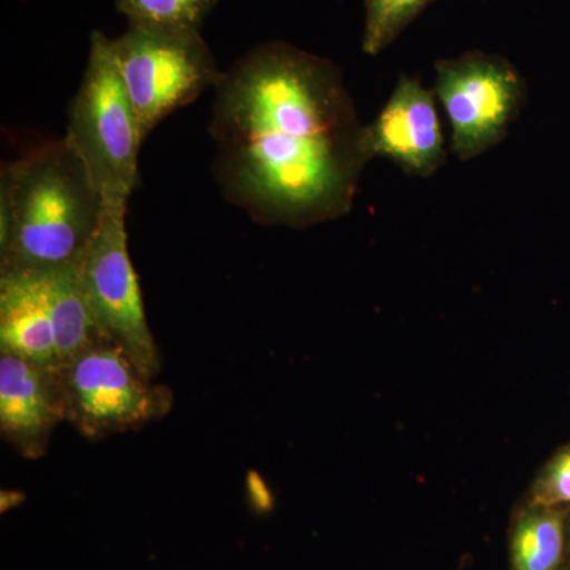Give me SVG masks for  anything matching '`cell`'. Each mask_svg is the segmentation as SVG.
I'll return each mask as SVG.
<instances>
[{
  "mask_svg": "<svg viewBox=\"0 0 570 570\" xmlns=\"http://www.w3.org/2000/svg\"><path fill=\"white\" fill-rule=\"evenodd\" d=\"M209 135L225 200L273 227L347 216L373 160L343 71L284 41L258 45L224 71Z\"/></svg>",
  "mask_w": 570,
  "mask_h": 570,
  "instance_id": "1",
  "label": "cell"
},
{
  "mask_svg": "<svg viewBox=\"0 0 570 570\" xmlns=\"http://www.w3.org/2000/svg\"><path fill=\"white\" fill-rule=\"evenodd\" d=\"M104 204L66 141L6 165L0 183V273L51 272L80 264Z\"/></svg>",
  "mask_w": 570,
  "mask_h": 570,
  "instance_id": "2",
  "label": "cell"
},
{
  "mask_svg": "<svg viewBox=\"0 0 570 570\" xmlns=\"http://www.w3.org/2000/svg\"><path fill=\"white\" fill-rule=\"evenodd\" d=\"M63 141L85 165L105 208H127L137 184L142 137L111 39L104 32H92L88 66L70 104Z\"/></svg>",
  "mask_w": 570,
  "mask_h": 570,
  "instance_id": "3",
  "label": "cell"
},
{
  "mask_svg": "<svg viewBox=\"0 0 570 570\" xmlns=\"http://www.w3.org/2000/svg\"><path fill=\"white\" fill-rule=\"evenodd\" d=\"M111 47L142 140L168 115L216 88L224 75L200 29L129 24Z\"/></svg>",
  "mask_w": 570,
  "mask_h": 570,
  "instance_id": "4",
  "label": "cell"
},
{
  "mask_svg": "<svg viewBox=\"0 0 570 570\" xmlns=\"http://www.w3.org/2000/svg\"><path fill=\"white\" fill-rule=\"evenodd\" d=\"M66 396V422L82 438L104 439L163 420L174 393L146 376L110 341L86 348L58 367Z\"/></svg>",
  "mask_w": 570,
  "mask_h": 570,
  "instance_id": "5",
  "label": "cell"
},
{
  "mask_svg": "<svg viewBox=\"0 0 570 570\" xmlns=\"http://www.w3.org/2000/svg\"><path fill=\"white\" fill-rule=\"evenodd\" d=\"M434 94L448 116L450 151L468 163L508 137L527 104V82L502 56L468 51L434 62Z\"/></svg>",
  "mask_w": 570,
  "mask_h": 570,
  "instance_id": "6",
  "label": "cell"
},
{
  "mask_svg": "<svg viewBox=\"0 0 570 570\" xmlns=\"http://www.w3.org/2000/svg\"><path fill=\"white\" fill-rule=\"evenodd\" d=\"M126 212L104 206L99 228L81 261L82 291L102 335L121 347L141 373L156 379L163 370V356L149 328L127 249Z\"/></svg>",
  "mask_w": 570,
  "mask_h": 570,
  "instance_id": "7",
  "label": "cell"
},
{
  "mask_svg": "<svg viewBox=\"0 0 570 570\" xmlns=\"http://www.w3.org/2000/svg\"><path fill=\"white\" fill-rule=\"evenodd\" d=\"M371 159L384 157L409 176L430 178L448 160L436 94L419 78L401 73L387 102L366 124Z\"/></svg>",
  "mask_w": 570,
  "mask_h": 570,
  "instance_id": "8",
  "label": "cell"
},
{
  "mask_svg": "<svg viewBox=\"0 0 570 570\" xmlns=\"http://www.w3.org/2000/svg\"><path fill=\"white\" fill-rule=\"evenodd\" d=\"M58 367L0 352V434L22 459L39 460L52 433L66 422Z\"/></svg>",
  "mask_w": 570,
  "mask_h": 570,
  "instance_id": "9",
  "label": "cell"
},
{
  "mask_svg": "<svg viewBox=\"0 0 570 570\" xmlns=\"http://www.w3.org/2000/svg\"><path fill=\"white\" fill-rule=\"evenodd\" d=\"M0 352L58 367L45 272L0 273Z\"/></svg>",
  "mask_w": 570,
  "mask_h": 570,
  "instance_id": "10",
  "label": "cell"
},
{
  "mask_svg": "<svg viewBox=\"0 0 570 570\" xmlns=\"http://www.w3.org/2000/svg\"><path fill=\"white\" fill-rule=\"evenodd\" d=\"M569 510L524 499L510 523V570H560L568 564L566 524Z\"/></svg>",
  "mask_w": 570,
  "mask_h": 570,
  "instance_id": "11",
  "label": "cell"
},
{
  "mask_svg": "<svg viewBox=\"0 0 570 570\" xmlns=\"http://www.w3.org/2000/svg\"><path fill=\"white\" fill-rule=\"evenodd\" d=\"M80 264L45 272L55 324L58 367L86 348L108 341L102 335L82 291Z\"/></svg>",
  "mask_w": 570,
  "mask_h": 570,
  "instance_id": "12",
  "label": "cell"
},
{
  "mask_svg": "<svg viewBox=\"0 0 570 570\" xmlns=\"http://www.w3.org/2000/svg\"><path fill=\"white\" fill-rule=\"evenodd\" d=\"M433 0H365L362 48L379 56L395 43Z\"/></svg>",
  "mask_w": 570,
  "mask_h": 570,
  "instance_id": "13",
  "label": "cell"
},
{
  "mask_svg": "<svg viewBox=\"0 0 570 570\" xmlns=\"http://www.w3.org/2000/svg\"><path fill=\"white\" fill-rule=\"evenodd\" d=\"M217 0H116L129 24L200 29Z\"/></svg>",
  "mask_w": 570,
  "mask_h": 570,
  "instance_id": "14",
  "label": "cell"
},
{
  "mask_svg": "<svg viewBox=\"0 0 570 570\" xmlns=\"http://www.w3.org/2000/svg\"><path fill=\"white\" fill-rule=\"evenodd\" d=\"M527 501L570 508V442L540 469Z\"/></svg>",
  "mask_w": 570,
  "mask_h": 570,
  "instance_id": "15",
  "label": "cell"
},
{
  "mask_svg": "<svg viewBox=\"0 0 570 570\" xmlns=\"http://www.w3.org/2000/svg\"><path fill=\"white\" fill-rule=\"evenodd\" d=\"M566 561L570 564V510L568 515V524H566Z\"/></svg>",
  "mask_w": 570,
  "mask_h": 570,
  "instance_id": "16",
  "label": "cell"
},
{
  "mask_svg": "<svg viewBox=\"0 0 570 570\" xmlns=\"http://www.w3.org/2000/svg\"><path fill=\"white\" fill-rule=\"evenodd\" d=\"M560 570H570V564H564Z\"/></svg>",
  "mask_w": 570,
  "mask_h": 570,
  "instance_id": "17",
  "label": "cell"
}]
</instances>
